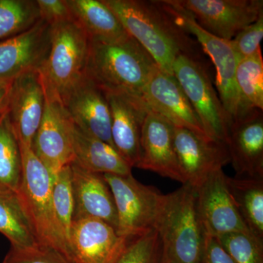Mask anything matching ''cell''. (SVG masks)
Masks as SVG:
<instances>
[{"instance_id":"obj_1","label":"cell","mask_w":263,"mask_h":263,"mask_svg":"<svg viewBox=\"0 0 263 263\" xmlns=\"http://www.w3.org/2000/svg\"><path fill=\"white\" fill-rule=\"evenodd\" d=\"M117 15L126 32L155 60L157 67L174 76L180 54L197 56V43L175 22L160 1L103 0Z\"/></svg>"},{"instance_id":"obj_2","label":"cell","mask_w":263,"mask_h":263,"mask_svg":"<svg viewBox=\"0 0 263 263\" xmlns=\"http://www.w3.org/2000/svg\"><path fill=\"white\" fill-rule=\"evenodd\" d=\"M157 66L149 53L129 34L115 41L90 40L86 76L105 92L141 98Z\"/></svg>"},{"instance_id":"obj_3","label":"cell","mask_w":263,"mask_h":263,"mask_svg":"<svg viewBox=\"0 0 263 263\" xmlns=\"http://www.w3.org/2000/svg\"><path fill=\"white\" fill-rule=\"evenodd\" d=\"M156 230L163 245L165 263H200L205 230L199 216L195 186L183 183L164 195Z\"/></svg>"},{"instance_id":"obj_4","label":"cell","mask_w":263,"mask_h":263,"mask_svg":"<svg viewBox=\"0 0 263 263\" xmlns=\"http://www.w3.org/2000/svg\"><path fill=\"white\" fill-rule=\"evenodd\" d=\"M90 39L75 19L51 25L47 57L39 71L46 96L62 104L86 77Z\"/></svg>"},{"instance_id":"obj_5","label":"cell","mask_w":263,"mask_h":263,"mask_svg":"<svg viewBox=\"0 0 263 263\" xmlns=\"http://www.w3.org/2000/svg\"><path fill=\"white\" fill-rule=\"evenodd\" d=\"M20 146L23 171L17 195L21 203L39 243L57 249L72 261L67 237L57 219L52 201L53 176L30 147L22 143Z\"/></svg>"},{"instance_id":"obj_6","label":"cell","mask_w":263,"mask_h":263,"mask_svg":"<svg viewBox=\"0 0 263 263\" xmlns=\"http://www.w3.org/2000/svg\"><path fill=\"white\" fill-rule=\"evenodd\" d=\"M173 72L208 138L227 145L232 120L198 57L180 54L175 60Z\"/></svg>"},{"instance_id":"obj_7","label":"cell","mask_w":263,"mask_h":263,"mask_svg":"<svg viewBox=\"0 0 263 263\" xmlns=\"http://www.w3.org/2000/svg\"><path fill=\"white\" fill-rule=\"evenodd\" d=\"M103 176L115 202L119 235L130 238L155 230L164 195L154 186L140 183L132 174Z\"/></svg>"},{"instance_id":"obj_8","label":"cell","mask_w":263,"mask_h":263,"mask_svg":"<svg viewBox=\"0 0 263 263\" xmlns=\"http://www.w3.org/2000/svg\"><path fill=\"white\" fill-rule=\"evenodd\" d=\"M176 23L196 37L216 68V86L221 103L231 120L240 114L239 95L235 83L238 59L229 41L216 37L202 28L176 0L160 1Z\"/></svg>"},{"instance_id":"obj_9","label":"cell","mask_w":263,"mask_h":263,"mask_svg":"<svg viewBox=\"0 0 263 263\" xmlns=\"http://www.w3.org/2000/svg\"><path fill=\"white\" fill-rule=\"evenodd\" d=\"M176 1L202 29L226 41H232L263 15L262 0Z\"/></svg>"},{"instance_id":"obj_10","label":"cell","mask_w":263,"mask_h":263,"mask_svg":"<svg viewBox=\"0 0 263 263\" xmlns=\"http://www.w3.org/2000/svg\"><path fill=\"white\" fill-rule=\"evenodd\" d=\"M71 128L72 121L63 104L46 96L44 114L32 149L52 176L75 160Z\"/></svg>"},{"instance_id":"obj_11","label":"cell","mask_w":263,"mask_h":263,"mask_svg":"<svg viewBox=\"0 0 263 263\" xmlns=\"http://www.w3.org/2000/svg\"><path fill=\"white\" fill-rule=\"evenodd\" d=\"M226 177L222 169L216 170L195 186L199 216L205 233L213 236L250 233L230 195Z\"/></svg>"},{"instance_id":"obj_12","label":"cell","mask_w":263,"mask_h":263,"mask_svg":"<svg viewBox=\"0 0 263 263\" xmlns=\"http://www.w3.org/2000/svg\"><path fill=\"white\" fill-rule=\"evenodd\" d=\"M175 152L183 183L196 186L211 173L230 162L226 143L213 141L186 128L174 127Z\"/></svg>"},{"instance_id":"obj_13","label":"cell","mask_w":263,"mask_h":263,"mask_svg":"<svg viewBox=\"0 0 263 263\" xmlns=\"http://www.w3.org/2000/svg\"><path fill=\"white\" fill-rule=\"evenodd\" d=\"M130 238L105 221L94 218L72 221L68 247L73 263H114Z\"/></svg>"},{"instance_id":"obj_14","label":"cell","mask_w":263,"mask_h":263,"mask_svg":"<svg viewBox=\"0 0 263 263\" xmlns=\"http://www.w3.org/2000/svg\"><path fill=\"white\" fill-rule=\"evenodd\" d=\"M46 95L39 71L26 72L12 81L8 113L19 143L32 148L42 121Z\"/></svg>"},{"instance_id":"obj_15","label":"cell","mask_w":263,"mask_h":263,"mask_svg":"<svg viewBox=\"0 0 263 263\" xmlns=\"http://www.w3.org/2000/svg\"><path fill=\"white\" fill-rule=\"evenodd\" d=\"M141 98L152 111L163 117L174 127L186 128L208 138L174 76L166 73L157 66L143 89Z\"/></svg>"},{"instance_id":"obj_16","label":"cell","mask_w":263,"mask_h":263,"mask_svg":"<svg viewBox=\"0 0 263 263\" xmlns=\"http://www.w3.org/2000/svg\"><path fill=\"white\" fill-rule=\"evenodd\" d=\"M50 41L51 25L41 19L29 30L0 41V82L39 70L47 57Z\"/></svg>"},{"instance_id":"obj_17","label":"cell","mask_w":263,"mask_h":263,"mask_svg":"<svg viewBox=\"0 0 263 263\" xmlns=\"http://www.w3.org/2000/svg\"><path fill=\"white\" fill-rule=\"evenodd\" d=\"M105 94L111 116L114 148L132 168L136 167L141 155L142 127L149 108L140 97L117 92Z\"/></svg>"},{"instance_id":"obj_18","label":"cell","mask_w":263,"mask_h":263,"mask_svg":"<svg viewBox=\"0 0 263 263\" xmlns=\"http://www.w3.org/2000/svg\"><path fill=\"white\" fill-rule=\"evenodd\" d=\"M238 177L263 179V114L253 109L232 120L227 142Z\"/></svg>"},{"instance_id":"obj_19","label":"cell","mask_w":263,"mask_h":263,"mask_svg":"<svg viewBox=\"0 0 263 263\" xmlns=\"http://www.w3.org/2000/svg\"><path fill=\"white\" fill-rule=\"evenodd\" d=\"M63 105L70 120L79 129L114 148L108 99L96 83L86 76L67 97Z\"/></svg>"},{"instance_id":"obj_20","label":"cell","mask_w":263,"mask_h":263,"mask_svg":"<svg viewBox=\"0 0 263 263\" xmlns=\"http://www.w3.org/2000/svg\"><path fill=\"white\" fill-rule=\"evenodd\" d=\"M136 167L183 183L175 152L174 125L150 108L142 127Z\"/></svg>"},{"instance_id":"obj_21","label":"cell","mask_w":263,"mask_h":263,"mask_svg":"<svg viewBox=\"0 0 263 263\" xmlns=\"http://www.w3.org/2000/svg\"><path fill=\"white\" fill-rule=\"evenodd\" d=\"M70 167L74 197L72 221L94 218L105 221L117 231L115 202L103 174L87 171L75 161Z\"/></svg>"},{"instance_id":"obj_22","label":"cell","mask_w":263,"mask_h":263,"mask_svg":"<svg viewBox=\"0 0 263 263\" xmlns=\"http://www.w3.org/2000/svg\"><path fill=\"white\" fill-rule=\"evenodd\" d=\"M71 137L74 161L81 167L100 174H132V167L113 146L81 130L72 122Z\"/></svg>"},{"instance_id":"obj_23","label":"cell","mask_w":263,"mask_h":263,"mask_svg":"<svg viewBox=\"0 0 263 263\" xmlns=\"http://www.w3.org/2000/svg\"><path fill=\"white\" fill-rule=\"evenodd\" d=\"M67 3L90 40L115 41L129 34L103 0H67Z\"/></svg>"},{"instance_id":"obj_24","label":"cell","mask_w":263,"mask_h":263,"mask_svg":"<svg viewBox=\"0 0 263 263\" xmlns=\"http://www.w3.org/2000/svg\"><path fill=\"white\" fill-rule=\"evenodd\" d=\"M226 182L242 220L263 243V179L227 176Z\"/></svg>"},{"instance_id":"obj_25","label":"cell","mask_w":263,"mask_h":263,"mask_svg":"<svg viewBox=\"0 0 263 263\" xmlns=\"http://www.w3.org/2000/svg\"><path fill=\"white\" fill-rule=\"evenodd\" d=\"M20 143L7 111L0 119V194L18 193L22 179Z\"/></svg>"},{"instance_id":"obj_26","label":"cell","mask_w":263,"mask_h":263,"mask_svg":"<svg viewBox=\"0 0 263 263\" xmlns=\"http://www.w3.org/2000/svg\"><path fill=\"white\" fill-rule=\"evenodd\" d=\"M0 233L13 247L25 248L40 243L17 194H0Z\"/></svg>"},{"instance_id":"obj_27","label":"cell","mask_w":263,"mask_h":263,"mask_svg":"<svg viewBox=\"0 0 263 263\" xmlns=\"http://www.w3.org/2000/svg\"><path fill=\"white\" fill-rule=\"evenodd\" d=\"M235 83L239 95L240 115L253 109L262 110L263 60L261 50L254 56L238 61Z\"/></svg>"},{"instance_id":"obj_28","label":"cell","mask_w":263,"mask_h":263,"mask_svg":"<svg viewBox=\"0 0 263 263\" xmlns=\"http://www.w3.org/2000/svg\"><path fill=\"white\" fill-rule=\"evenodd\" d=\"M41 20L34 0H0V41L34 27Z\"/></svg>"},{"instance_id":"obj_29","label":"cell","mask_w":263,"mask_h":263,"mask_svg":"<svg viewBox=\"0 0 263 263\" xmlns=\"http://www.w3.org/2000/svg\"><path fill=\"white\" fill-rule=\"evenodd\" d=\"M114 263H165L158 232L152 230L132 238Z\"/></svg>"},{"instance_id":"obj_30","label":"cell","mask_w":263,"mask_h":263,"mask_svg":"<svg viewBox=\"0 0 263 263\" xmlns=\"http://www.w3.org/2000/svg\"><path fill=\"white\" fill-rule=\"evenodd\" d=\"M70 164L63 167L53 176L51 186L52 201L55 214L65 232L67 239H68L74 213V197Z\"/></svg>"},{"instance_id":"obj_31","label":"cell","mask_w":263,"mask_h":263,"mask_svg":"<svg viewBox=\"0 0 263 263\" xmlns=\"http://www.w3.org/2000/svg\"><path fill=\"white\" fill-rule=\"evenodd\" d=\"M235 263H263V243L249 232H235L216 237Z\"/></svg>"},{"instance_id":"obj_32","label":"cell","mask_w":263,"mask_h":263,"mask_svg":"<svg viewBox=\"0 0 263 263\" xmlns=\"http://www.w3.org/2000/svg\"><path fill=\"white\" fill-rule=\"evenodd\" d=\"M3 263H73L57 249L39 245L18 248L11 247Z\"/></svg>"},{"instance_id":"obj_33","label":"cell","mask_w":263,"mask_h":263,"mask_svg":"<svg viewBox=\"0 0 263 263\" xmlns=\"http://www.w3.org/2000/svg\"><path fill=\"white\" fill-rule=\"evenodd\" d=\"M263 37V15L258 20L240 31L231 42L238 61L249 58L260 51Z\"/></svg>"},{"instance_id":"obj_34","label":"cell","mask_w":263,"mask_h":263,"mask_svg":"<svg viewBox=\"0 0 263 263\" xmlns=\"http://www.w3.org/2000/svg\"><path fill=\"white\" fill-rule=\"evenodd\" d=\"M36 2L41 20L50 25L74 19L67 0H37Z\"/></svg>"},{"instance_id":"obj_35","label":"cell","mask_w":263,"mask_h":263,"mask_svg":"<svg viewBox=\"0 0 263 263\" xmlns=\"http://www.w3.org/2000/svg\"><path fill=\"white\" fill-rule=\"evenodd\" d=\"M200 263H235L215 236L205 235L203 253Z\"/></svg>"},{"instance_id":"obj_36","label":"cell","mask_w":263,"mask_h":263,"mask_svg":"<svg viewBox=\"0 0 263 263\" xmlns=\"http://www.w3.org/2000/svg\"><path fill=\"white\" fill-rule=\"evenodd\" d=\"M12 81L0 82V119L8 109V99Z\"/></svg>"}]
</instances>
